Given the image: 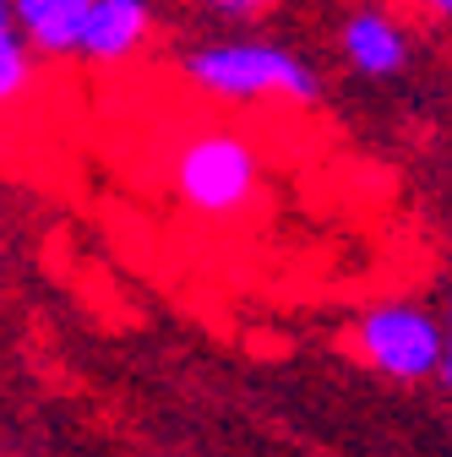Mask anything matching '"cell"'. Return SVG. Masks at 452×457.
I'll use <instances>...</instances> for the list:
<instances>
[{
    "label": "cell",
    "mask_w": 452,
    "mask_h": 457,
    "mask_svg": "<svg viewBox=\"0 0 452 457\" xmlns=\"http://www.w3.org/2000/svg\"><path fill=\"white\" fill-rule=\"evenodd\" d=\"M186 71L197 87L218 98H289V104L316 98V77L289 49H272V44H213L191 54Z\"/></svg>",
    "instance_id": "cell-1"
},
{
    "label": "cell",
    "mask_w": 452,
    "mask_h": 457,
    "mask_svg": "<svg viewBox=\"0 0 452 457\" xmlns=\"http://www.w3.org/2000/svg\"><path fill=\"white\" fill-rule=\"evenodd\" d=\"M175 191L197 212H235L256 191V153L230 131H207L175 153Z\"/></svg>",
    "instance_id": "cell-2"
},
{
    "label": "cell",
    "mask_w": 452,
    "mask_h": 457,
    "mask_svg": "<svg viewBox=\"0 0 452 457\" xmlns=\"http://www.w3.org/2000/svg\"><path fill=\"white\" fill-rule=\"evenodd\" d=\"M355 343H360V354L387 370V376H398V381H420L441 365V327L414 311V305H381L371 311L360 327H355Z\"/></svg>",
    "instance_id": "cell-3"
},
{
    "label": "cell",
    "mask_w": 452,
    "mask_h": 457,
    "mask_svg": "<svg viewBox=\"0 0 452 457\" xmlns=\"http://www.w3.org/2000/svg\"><path fill=\"white\" fill-rule=\"evenodd\" d=\"M147 28H153L147 0H93L88 22L77 33V49L88 61H126V54L142 49Z\"/></svg>",
    "instance_id": "cell-4"
},
{
    "label": "cell",
    "mask_w": 452,
    "mask_h": 457,
    "mask_svg": "<svg viewBox=\"0 0 452 457\" xmlns=\"http://www.w3.org/2000/svg\"><path fill=\"white\" fill-rule=\"evenodd\" d=\"M344 54H349V66L365 71V77H392L409 61V38L387 12H355L344 22Z\"/></svg>",
    "instance_id": "cell-5"
},
{
    "label": "cell",
    "mask_w": 452,
    "mask_h": 457,
    "mask_svg": "<svg viewBox=\"0 0 452 457\" xmlns=\"http://www.w3.org/2000/svg\"><path fill=\"white\" fill-rule=\"evenodd\" d=\"M88 6L93 0H12V17H17L22 38H33L44 54H66V49H77Z\"/></svg>",
    "instance_id": "cell-6"
},
{
    "label": "cell",
    "mask_w": 452,
    "mask_h": 457,
    "mask_svg": "<svg viewBox=\"0 0 452 457\" xmlns=\"http://www.w3.org/2000/svg\"><path fill=\"white\" fill-rule=\"evenodd\" d=\"M28 82V49H22V28L12 17V0H0V104H12Z\"/></svg>",
    "instance_id": "cell-7"
},
{
    "label": "cell",
    "mask_w": 452,
    "mask_h": 457,
    "mask_svg": "<svg viewBox=\"0 0 452 457\" xmlns=\"http://www.w3.org/2000/svg\"><path fill=\"white\" fill-rule=\"evenodd\" d=\"M213 12H230V17H256V12H267L272 0H207Z\"/></svg>",
    "instance_id": "cell-8"
},
{
    "label": "cell",
    "mask_w": 452,
    "mask_h": 457,
    "mask_svg": "<svg viewBox=\"0 0 452 457\" xmlns=\"http://www.w3.org/2000/svg\"><path fill=\"white\" fill-rule=\"evenodd\" d=\"M447 381H452V321H447V337H441V365H436Z\"/></svg>",
    "instance_id": "cell-9"
},
{
    "label": "cell",
    "mask_w": 452,
    "mask_h": 457,
    "mask_svg": "<svg viewBox=\"0 0 452 457\" xmlns=\"http://www.w3.org/2000/svg\"><path fill=\"white\" fill-rule=\"evenodd\" d=\"M431 12L436 17H452V0H431Z\"/></svg>",
    "instance_id": "cell-10"
}]
</instances>
